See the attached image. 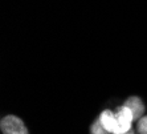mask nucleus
<instances>
[{
  "mask_svg": "<svg viewBox=\"0 0 147 134\" xmlns=\"http://www.w3.org/2000/svg\"><path fill=\"white\" fill-rule=\"evenodd\" d=\"M115 114V134H127L130 133L133 122L135 121L134 114L126 105H121L114 110Z\"/></svg>",
  "mask_w": 147,
  "mask_h": 134,
  "instance_id": "f257e3e1",
  "label": "nucleus"
},
{
  "mask_svg": "<svg viewBox=\"0 0 147 134\" xmlns=\"http://www.w3.org/2000/svg\"><path fill=\"white\" fill-rule=\"evenodd\" d=\"M0 131L1 134H29L27 125L19 116L7 114L0 120Z\"/></svg>",
  "mask_w": 147,
  "mask_h": 134,
  "instance_id": "f03ea898",
  "label": "nucleus"
},
{
  "mask_svg": "<svg viewBox=\"0 0 147 134\" xmlns=\"http://www.w3.org/2000/svg\"><path fill=\"white\" fill-rule=\"evenodd\" d=\"M123 105H126L133 112L135 121H138L140 117H143L144 113H146V105L139 96H129L125 100Z\"/></svg>",
  "mask_w": 147,
  "mask_h": 134,
  "instance_id": "7ed1b4c3",
  "label": "nucleus"
},
{
  "mask_svg": "<svg viewBox=\"0 0 147 134\" xmlns=\"http://www.w3.org/2000/svg\"><path fill=\"white\" fill-rule=\"evenodd\" d=\"M99 122L107 134H115V114L111 109H103L98 116Z\"/></svg>",
  "mask_w": 147,
  "mask_h": 134,
  "instance_id": "20e7f679",
  "label": "nucleus"
},
{
  "mask_svg": "<svg viewBox=\"0 0 147 134\" xmlns=\"http://www.w3.org/2000/svg\"><path fill=\"white\" fill-rule=\"evenodd\" d=\"M89 133H90V134H107V133H106V130L103 129L102 124L99 122L98 118L93 121V124L90 125V127H89Z\"/></svg>",
  "mask_w": 147,
  "mask_h": 134,
  "instance_id": "39448f33",
  "label": "nucleus"
},
{
  "mask_svg": "<svg viewBox=\"0 0 147 134\" xmlns=\"http://www.w3.org/2000/svg\"><path fill=\"white\" fill-rule=\"evenodd\" d=\"M135 129L138 134H147V114H144L143 117H140L137 121Z\"/></svg>",
  "mask_w": 147,
  "mask_h": 134,
  "instance_id": "423d86ee",
  "label": "nucleus"
},
{
  "mask_svg": "<svg viewBox=\"0 0 147 134\" xmlns=\"http://www.w3.org/2000/svg\"><path fill=\"white\" fill-rule=\"evenodd\" d=\"M127 134H133V133H127Z\"/></svg>",
  "mask_w": 147,
  "mask_h": 134,
  "instance_id": "0eeeda50",
  "label": "nucleus"
}]
</instances>
